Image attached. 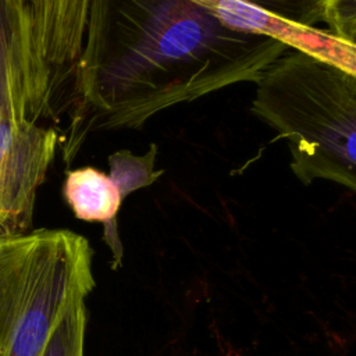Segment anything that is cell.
Returning a JSON list of instances; mask_svg holds the SVG:
<instances>
[{
	"label": "cell",
	"instance_id": "cell-1",
	"mask_svg": "<svg viewBox=\"0 0 356 356\" xmlns=\"http://www.w3.org/2000/svg\"><path fill=\"white\" fill-rule=\"evenodd\" d=\"M288 49L232 31L188 0H89L64 160L79 149L81 128L136 129L175 104L256 82Z\"/></svg>",
	"mask_w": 356,
	"mask_h": 356
},
{
	"label": "cell",
	"instance_id": "cell-2",
	"mask_svg": "<svg viewBox=\"0 0 356 356\" xmlns=\"http://www.w3.org/2000/svg\"><path fill=\"white\" fill-rule=\"evenodd\" d=\"M254 83L252 113L288 142L295 177L355 192L356 74L288 49Z\"/></svg>",
	"mask_w": 356,
	"mask_h": 356
},
{
	"label": "cell",
	"instance_id": "cell-3",
	"mask_svg": "<svg viewBox=\"0 0 356 356\" xmlns=\"http://www.w3.org/2000/svg\"><path fill=\"white\" fill-rule=\"evenodd\" d=\"M92 259L70 229L0 235V356H40L63 314L95 288Z\"/></svg>",
	"mask_w": 356,
	"mask_h": 356
},
{
	"label": "cell",
	"instance_id": "cell-4",
	"mask_svg": "<svg viewBox=\"0 0 356 356\" xmlns=\"http://www.w3.org/2000/svg\"><path fill=\"white\" fill-rule=\"evenodd\" d=\"M43 56L33 19L19 0H0V114L56 117L70 106Z\"/></svg>",
	"mask_w": 356,
	"mask_h": 356
},
{
	"label": "cell",
	"instance_id": "cell-5",
	"mask_svg": "<svg viewBox=\"0 0 356 356\" xmlns=\"http://www.w3.org/2000/svg\"><path fill=\"white\" fill-rule=\"evenodd\" d=\"M232 31L264 35L356 74V46L343 43L321 22L320 0H188Z\"/></svg>",
	"mask_w": 356,
	"mask_h": 356
},
{
	"label": "cell",
	"instance_id": "cell-6",
	"mask_svg": "<svg viewBox=\"0 0 356 356\" xmlns=\"http://www.w3.org/2000/svg\"><path fill=\"white\" fill-rule=\"evenodd\" d=\"M58 140L54 128L0 114V235L31 231L36 193Z\"/></svg>",
	"mask_w": 356,
	"mask_h": 356
},
{
	"label": "cell",
	"instance_id": "cell-7",
	"mask_svg": "<svg viewBox=\"0 0 356 356\" xmlns=\"http://www.w3.org/2000/svg\"><path fill=\"white\" fill-rule=\"evenodd\" d=\"M63 195L78 220L103 224V241L111 252V267H120L124 248L117 229V216L124 199L108 174L95 167L70 170Z\"/></svg>",
	"mask_w": 356,
	"mask_h": 356
},
{
	"label": "cell",
	"instance_id": "cell-8",
	"mask_svg": "<svg viewBox=\"0 0 356 356\" xmlns=\"http://www.w3.org/2000/svg\"><path fill=\"white\" fill-rule=\"evenodd\" d=\"M157 145L150 143L145 154H134L127 149L117 150L108 156V177L118 188L122 199L140 188L150 186L156 182L163 170H156Z\"/></svg>",
	"mask_w": 356,
	"mask_h": 356
},
{
	"label": "cell",
	"instance_id": "cell-9",
	"mask_svg": "<svg viewBox=\"0 0 356 356\" xmlns=\"http://www.w3.org/2000/svg\"><path fill=\"white\" fill-rule=\"evenodd\" d=\"M86 324L85 300H78L58 320L40 356H83Z\"/></svg>",
	"mask_w": 356,
	"mask_h": 356
},
{
	"label": "cell",
	"instance_id": "cell-10",
	"mask_svg": "<svg viewBox=\"0 0 356 356\" xmlns=\"http://www.w3.org/2000/svg\"><path fill=\"white\" fill-rule=\"evenodd\" d=\"M320 13L328 33L356 46V0H320Z\"/></svg>",
	"mask_w": 356,
	"mask_h": 356
},
{
	"label": "cell",
	"instance_id": "cell-11",
	"mask_svg": "<svg viewBox=\"0 0 356 356\" xmlns=\"http://www.w3.org/2000/svg\"><path fill=\"white\" fill-rule=\"evenodd\" d=\"M21 3H24V6L26 7V10L29 11V14H31V17H32V19H33V24H35V28H36V22H35V17H33V13H32V7H31V0H19ZM36 33H38V28H36ZM38 39H39V33H38ZM39 43H40V39H39ZM40 47H42V44H40ZM43 50V49H42Z\"/></svg>",
	"mask_w": 356,
	"mask_h": 356
}]
</instances>
